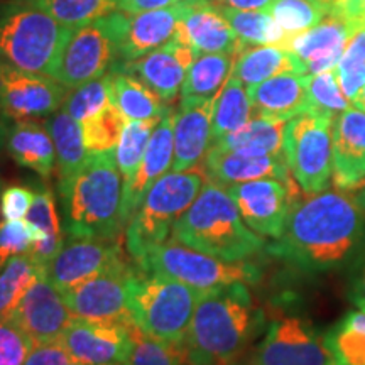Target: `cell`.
I'll list each match as a JSON object with an SVG mask.
<instances>
[{"mask_svg": "<svg viewBox=\"0 0 365 365\" xmlns=\"http://www.w3.org/2000/svg\"><path fill=\"white\" fill-rule=\"evenodd\" d=\"M365 242V210L345 191L296 200L284 232L269 250L308 272L330 271L355 259Z\"/></svg>", "mask_w": 365, "mask_h": 365, "instance_id": "1", "label": "cell"}, {"mask_svg": "<svg viewBox=\"0 0 365 365\" xmlns=\"http://www.w3.org/2000/svg\"><path fill=\"white\" fill-rule=\"evenodd\" d=\"M247 282L205 291L196 303L182 349L191 365H223L244 357L261 328Z\"/></svg>", "mask_w": 365, "mask_h": 365, "instance_id": "2", "label": "cell"}, {"mask_svg": "<svg viewBox=\"0 0 365 365\" xmlns=\"http://www.w3.org/2000/svg\"><path fill=\"white\" fill-rule=\"evenodd\" d=\"M173 240L225 261H245L264 249L259 234L245 225L227 188L207 181L173 227Z\"/></svg>", "mask_w": 365, "mask_h": 365, "instance_id": "3", "label": "cell"}, {"mask_svg": "<svg viewBox=\"0 0 365 365\" xmlns=\"http://www.w3.org/2000/svg\"><path fill=\"white\" fill-rule=\"evenodd\" d=\"M124 178L115 150L88 154L73 180L65 203V234L70 239H118L122 223Z\"/></svg>", "mask_w": 365, "mask_h": 365, "instance_id": "4", "label": "cell"}, {"mask_svg": "<svg viewBox=\"0 0 365 365\" xmlns=\"http://www.w3.org/2000/svg\"><path fill=\"white\" fill-rule=\"evenodd\" d=\"M71 34L34 0L0 6V58L22 70L53 76Z\"/></svg>", "mask_w": 365, "mask_h": 365, "instance_id": "5", "label": "cell"}, {"mask_svg": "<svg viewBox=\"0 0 365 365\" xmlns=\"http://www.w3.org/2000/svg\"><path fill=\"white\" fill-rule=\"evenodd\" d=\"M205 180L207 176L202 168H195L191 171L166 173L150 186L125 230L127 252L137 264L150 250L168 242L176 220L195 202Z\"/></svg>", "mask_w": 365, "mask_h": 365, "instance_id": "6", "label": "cell"}, {"mask_svg": "<svg viewBox=\"0 0 365 365\" xmlns=\"http://www.w3.org/2000/svg\"><path fill=\"white\" fill-rule=\"evenodd\" d=\"M200 296L188 284L139 267L130 282L132 322L150 339L182 345Z\"/></svg>", "mask_w": 365, "mask_h": 365, "instance_id": "7", "label": "cell"}, {"mask_svg": "<svg viewBox=\"0 0 365 365\" xmlns=\"http://www.w3.org/2000/svg\"><path fill=\"white\" fill-rule=\"evenodd\" d=\"M127 26L129 14L117 11L73 31L53 78L71 90L108 75L118 61Z\"/></svg>", "mask_w": 365, "mask_h": 365, "instance_id": "8", "label": "cell"}, {"mask_svg": "<svg viewBox=\"0 0 365 365\" xmlns=\"http://www.w3.org/2000/svg\"><path fill=\"white\" fill-rule=\"evenodd\" d=\"M139 267L144 272L171 277L202 293L234 282L252 284L261 277L259 269L252 264L245 261H225L191 249L176 240L164 242L163 245L150 250L139 262Z\"/></svg>", "mask_w": 365, "mask_h": 365, "instance_id": "9", "label": "cell"}, {"mask_svg": "<svg viewBox=\"0 0 365 365\" xmlns=\"http://www.w3.org/2000/svg\"><path fill=\"white\" fill-rule=\"evenodd\" d=\"M333 120L319 110H307L287 120L284 158L289 171L304 193H319L333 175Z\"/></svg>", "mask_w": 365, "mask_h": 365, "instance_id": "10", "label": "cell"}, {"mask_svg": "<svg viewBox=\"0 0 365 365\" xmlns=\"http://www.w3.org/2000/svg\"><path fill=\"white\" fill-rule=\"evenodd\" d=\"M68 90L53 76L22 70L0 58V115L7 124L53 115L65 105Z\"/></svg>", "mask_w": 365, "mask_h": 365, "instance_id": "11", "label": "cell"}, {"mask_svg": "<svg viewBox=\"0 0 365 365\" xmlns=\"http://www.w3.org/2000/svg\"><path fill=\"white\" fill-rule=\"evenodd\" d=\"M137 271L132 264L105 271L61 293L63 299L76 318L130 325V282Z\"/></svg>", "mask_w": 365, "mask_h": 365, "instance_id": "12", "label": "cell"}, {"mask_svg": "<svg viewBox=\"0 0 365 365\" xmlns=\"http://www.w3.org/2000/svg\"><path fill=\"white\" fill-rule=\"evenodd\" d=\"M130 266L120 239H70L46 266V277L59 293L110 269Z\"/></svg>", "mask_w": 365, "mask_h": 365, "instance_id": "13", "label": "cell"}, {"mask_svg": "<svg viewBox=\"0 0 365 365\" xmlns=\"http://www.w3.org/2000/svg\"><path fill=\"white\" fill-rule=\"evenodd\" d=\"M247 360L250 365H333L323 336L298 317L272 322Z\"/></svg>", "mask_w": 365, "mask_h": 365, "instance_id": "14", "label": "cell"}, {"mask_svg": "<svg viewBox=\"0 0 365 365\" xmlns=\"http://www.w3.org/2000/svg\"><path fill=\"white\" fill-rule=\"evenodd\" d=\"M227 191L239 208L242 220L255 234L279 239L296 202V188L274 178L237 182Z\"/></svg>", "mask_w": 365, "mask_h": 365, "instance_id": "15", "label": "cell"}, {"mask_svg": "<svg viewBox=\"0 0 365 365\" xmlns=\"http://www.w3.org/2000/svg\"><path fill=\"white\" fill-rule=\"evenodd\" d=\"M135 325L75 318L61 344L73 362L81 365H124L134 349Z\"/></svg>", "mask_w": 365, "mask_h": 365, "instance_id": "16", "label": "cell"}, {"mask_svg": "<svg viewBox=\"0 0 365 365\" xmlns=\"http://www.w3.org/2000/svg\"><path fill=\"white\" fill-rule=\"evenodd\" d=\"M196 54L191 46L175 34L170 43L154 49L135 61L122 63L112 71H124L144 81L150 90H154L166 103H171L181 93L182 81L186 78L188 68Z\"/></svg>", "mask_w": 365, "mask_h": 365, "instance_id": "17", "label": "cell"}, {"mask_svg": "<svg viewBox=\"0 0 365 365\" xmlns=\"http://www.w3.org/2000/svg\"><path fill=\"white\" fill-rule=\"evenodd\" d=\"M11 318L38 345L61 340L63 333L76 317L44 274L29 287Z\"/></svg>", "mask_w": 365, "mask_h": 365, "instance_id": "18", "label": "cell"}, {"mask_svg": "<svg viewBox=\"0 0 365 365\" xmlns=\"http://www.w3.org/2000/svg\"><path fill=\"white\" fill-rule=\"evenodd\" d=\"M217 98H181L175 113V158L171 170L191 171L212 148V120Z\"/></svg>", "mask_w": 365, "mask_h": 365, "instance_id": "19", "label": "cell"}, {"mask_svg": "<svg viewBox=\"0 0 365 365\" xmlns=\"http://www.w3.org/2000/svg\"><path fill=\"white\" fill-rule=\"evenodd\" d=\"M357 27L341 16H327L312 29L294 36L284 49L298 56L308 75L335 70Z\"/></svg>", "mask_w": 365, "mask_h": 365, "instance_id": "20", "label": "cell"}, {"mask_svg": "<svg viewBox=\"0 0 365 365\" xmlns=\"http://www.w3.org/2000/svg\"><path fill=\"white\" fill-rule=\"evenodd\" d=\"M178 34L191 46L196 56L207 53L239 54L244 49L223 16L222 6L212 0H186Z\"/></svg>", "mask_w": 365, "mask_h": 365, "instance_id": "21", "label": "cell"}, {"mask_svg": "<svg viewBox=\"0 0 365 365\" xmlns=\"http://www.w3.org/2000/svg\"><path fill=\"white\" fill-rule=\"evenodd\" d=\"M333 185L354 191L365 182V112L346 108L333 120Z\"/></svg>", "mask_w": 365, "mask_h": 365, "instance_id": "22", "label": "cell"}, {"mask_svg": "<svg viewBox=\"0 0 365 365\" xmlns=\"http://www.w3.org/2000/svg\"><path fill=\"white\" fill-rule=\"evenodd\" d=\"M173 158H175V112L170 110L158 122L139 171L130 185L124 188V196H122L124 227H127V223L143 205L144 196L148 195L150 186L171 170Z\"/></svg>", "mask_w": 365, "mask_h": 365, "instance_id": "23", "label": "cell"}, {"mask_svg": "<svg viewBox=\"0 0 365 365\" xmlns=\"http://www.w3.org/2000/svg\"><path fill=\"white\" fill-rule=\"evenodd\" d=\"M202 170L207 181L227 186L237 182L274 178L286 185L294 186L293 175L287 166L284 154L281 156H242V154L228 153L212 145L202 163Z\"/></svg>", "mask_w": 365, "mask_h": 365, "instance_id": "24", "label": "cell"}, {"mask_svg": "<svg viewBox=\"0 0 365 365\" xmlns=\"http://www.w3.org/2000/svg\"><path fill=\"white\" fill-rule=\"evenodd\" d=\"M185 9L186 0H181L175 6L129 16V26H127L125 36L120 43L117 65L135 61V59L170 43L181 24Z\"/></svg>", "mask_w": 365, "mask_h": 365, "instance_id": "25", "label": "cell"}, {"mask_svg": "<svg viewBox=\"0 0 365 365\" xmlns=\"http://www.w3.org/2000/svg\"><path fill=\"white\" fill-rule=\"evenodd\" d=\"M255 115L291 120L312 110L307 88V75L282 73L247 88Z\"/></svg>", "mask_w": 365, "mask_h": 365, "instance_id": "26", "label": "cell"}, {"mask_svg": "<svg viewBox=\"0 0 365 365\" xmlns=\"http://www.w3.org/2000/svg\"><path fill=\"white\" fill-rule=\"evenodd\" d=\"M6 150L21 168L49 180L56 166V149L51 132L36 120L14 122L9 125Z\"/></svg>", "mask_w": 365, "mask_h": 365, "instance_id": "27", "label": "cell"}, {"mask_svg": "<svg viewBox=\"0 0 365 365\" xmlns=\"http://www.w3.org/2000/svg\"><path fill=\"white\" fill-rule=\"evenodd\" d=\"M54 149H56L58 170V193L65 196L70 190L73 180L85 166L88 159V150L83 143V129L78 120H75L65 108L53 113L49 122Z\"/></svg>", "mask_w": 365, "mask_h": 365, "instance_id": "28", "label": "cell"}, {"mask_svg": "<svg viewBox=\"0 0 365 365\" xmlns=\"http://www.w3.org/2000/svg\"><path fill=\"white\" fill-rule=\"evenodd\" d=\"M287 120L255 115L239 130L220 137L212 145L242 156H281L284 154Z\"/></svg>", "mask_w": 365, "mask_h": 365, "instance_id": "29", "label": "cell"}, {"mask_svg": "<svg viewBox=\"0 0 365 365\" xmlns=\"http://www.w3.org/2000/svg\"><path fill=\"white\" fill-rule=\"evenodd\" d=\"M282 73L308 75L301 59L281 46L244 48L235 56L234 70H232V75L237 76L247 88Z\"/></svg>", "mask_w": 365, "mask_h": 365, "instance_id": "30", "label": "cell"}, {"mask_svg": "<svg viewBox=\"0 0 365 365\" xmlns=\"http://www.w3.org/2000/svg\"><path fill=\"white\" fill-rule=\"evenodd\" d=\"M112 105L120 110L125 120H159L171 108L150 90L144 81L124 71H110Z\"/></svg>", "mask_w": 365, "mask_h": 365, "instance_id": "31", "label": "cell"}, {"mask_svg": "<svg viewBox=\"0 0 365 365\" xmlns=\"http://www.w3.org/2000/svg\"><path fill=\"white\" fill-rule=\"evenodd\" d=\"M237 54H198L186 73L181 86V98H217L230 78Z\"/></svg>", "mask_w": 365, "mask_h": 365, "instance_id": "32", "label": "cell"}, {"mask_svg": "<svg viewBox=\"0 0 365 365\" xmlns=\"http://www.w3.org/2000/svg\"><path fill=\"white\" fill-rule=\"evenodd\" d=\"M323 341L333 365H365V309L346 313L323 335Z\"/></svg>", "mask_w": 365, "mask_h": 365, "instance_id": "33", "label": "cell"}, {"mask_svg": "<svg viewBox=\"0 0 365 365\" xmlns=\"http://www.w3.org/2000/svg\"><path fill=\"white\" fill-rule=\"evenodd\" d=\"M252 112L254 108L247 86L242 83L237 76L230 75V78L223 85L215 100L212 120L213 143L220 137L244 127L252 117Z\"/></svg>", "mask_w": 365, "mask_h": 365, "instance_id": "34", "label": "cell"}, {"mask_svg": "<svg viewBox=\"0 0 365 365\" xmlns=\"http://www.w3.org/2000/svg\"><path fill=\"white\" fill-rule=\"evenodd\" d=\"M46 274V267L29 252L16 255L0 269V318H11L29 287Z\"/></svg>", "mask_w": 365, "mask_h": 365, "instance_id": "35", "label": "cell"}, {"mask_svg": "<svg viewBox=\"0 0 365 365\" xmlns=\"http://www.w3.org/2000/svg\"><path fill=\"white\" fill-rule=\"evenodd\" d=\"M223 16L230 22L242 48L247 46H281L287 44V36L267 11H239L222 6Z\"/></svg>", "mask_w": 365, "mask_h": 365, "instance_id": "36", "label": "cell"}, {"mask_svg": "<svg viewBox=\"0 0 365 365\" xmlns=\"http://www.w3.org/2000/svg\"><path fill=\"white\" fill-rule=\"evenodd\" d=\"M159 120H127L115 148V161L124 178V188L130 185L139 171L150 135Z\"/></svg>", "mask_w": 365, "mask_h": 365, "instance_id": "37", "label": "cell"}, {"mask_svg": "<svg viewBox=\"0 0 365 365\" xmlns=\"http://www.w3.org/2000/svg\"><path fill=\"white\" fill-rule=\"evenodd\" d=\"M34 2L59 24L73 31L118 11L115 0H34Z\"/></svg>", "mask_w": 365, "mask_h": 365, "instance_id": "38", "label": "cell"}, {"mask_svg": "<svg viewBox=\"0 0 365 365\" xmlns=\"http://www.w3.org/2000/svg\"><path fill=\"white\" fill-rule=\"evenodd\" d=\"M125 124V117L113 105H108L105 110L83 122L81 129H83V143L88 154L115 149Z\"/></svg>", "mask_w": 365, "mask_h": 365, "instance_id": "39", "label": "cell"}, {"mask_svg": "<svg viewBox=\"0 0 365 365\" xmlns=\"http://www.w3.org/2000/svg\"><path fill=\"white\" fill-rule=\"evenodd\" d=\"M108 105H112L110 80H108V75H105L102 78L88 81V83L73 88L71 93H68L63 108L75 120L83 124L88 118L105 110Z\"/></svg>", "mask_w": 365, "mask_h": 365, "instance_id": "40", "label": "cell"}, {"mask_svg": "<svg viewBox=\"0 0 365 365\" xmlns=\"http://www.w3.org/2000/svg\"><path fill=\"white\" fill-rule=\"evenodd\" d=\"M267 12L276 19L289 41L294 36L312 29L327 17L309 0H274Z\"/></svg>", "mask_w": 365, "mask_h": 365, "instance_id": "41", "label": "cell"}, {"mask_svg": "<svg viewBox=\"0 0 365 365\" xmlns=\"http://www.w3.org/2000/svg\"><path fill=\"white\" fill-rule=\"evenodd\" d=\"M124 365H191L182 345L150 339L135 327L134 349Z\"/></svg>", "mask_w": 365, "mask_h": 365, "instance_id": "42", "label": "cell"}, {"mask_svg": "<svg viewBox=\"0 0 365 365\" xmlns=\"http://www.w3.org/2000/svg\"><path fill=\"white\" fill-rule=\"evenodd\" d=\"M307 88L312 110L325 112L335 117L336 113L340 115L350 108V100L341 91L336 70L307 75Z\"/></svg>", "mask_w": 365, "mask_h": 365, "instance_id": "43", "label": "cell"}, {"mask_svg": "<svg viewBox=\"0 0 365 365\" xmlns=\"http://www.w3.org/2000/svg\"><path fill=\"white\" fill-rule=\"evenodd\" d=\"M59 220L61 218H59L53 191L48 186H39L34 191V200L26 215V222L33 227L34 235L65 242L66 239Z\"/></svg>", "mask_w": 365, "mask_h": 365, "instance_id": "44", "label": "cell"}, {"mask_svg": "<svg viewBox=\"0 0 365 365\" xmlns=\"http://www.w3.org/2000/svg\"><path fill=\"white\" fill-rule=\"evenodd\" d=\"M34 341L12 318H0V365H24Z\"/></svg>", "mask_w": 365, "mask_h": 365, "instance_id": "45", "label": "cell"}, {"mask_svg": "<svg viewBox=\"0 0 365 365\" xmlns=\"http://www.w3.org/2000/svg\"><path fill=\"white\" fill-rule=\"evenodd\" d=\"M34 240V230L26 220L0 222V269L16 255L29 252Z\"/></svg>", "mask_w": 365, "mask_h": 365, "instance_id": "46", "label": "cell"}, {"mask_svg": "<svg viewBox=\"0 0 365 365\" xmlns=\"http://www.w3.org/2000/svg\"><path fill=\"white\" fill-rule=\"evenodd\" d=\"M34 191L22 185H11L0 191V215L4 220H22L29 212Z\"/></svg>", "mask_w": 365, "mask_h": 365, "instance_id": "47", "label": "cell"}, {"mask_svg": "<svg viewBox=\"0 0 365 365\" xmlns=\"http://www.w3.org/2000/svg\"><path fill=\"white\" fill-rule=\"evenodd\" d=\"M71 362L70 354L61 341H48L34 345L24 365H70Z\"/></svg>", "mask_w": 365, "mask_h": 365, "instance_id": "48", "label": "cell"}, {"mask_svg": "<svg viewBox=\"0 0 365 365\" xmlns=\"http://www.w3.org/2000/svg\"><path fill=\"white\" fill-rule=\"evenodd\" d=\"M341 91L346 98L352 102L357 97V93L365 86V61L355 63V65H339L335 68Z\"/></svg>", "mask_w": 365, "mask_h": 365, "instance_id": "49", "label": "cell"}, {"mask_svg": "<svg viewBox=\"0 0 365 365\" xmlns=\"http://www.w3.org/2000/svg\"><path fill=\"white\" fill-rule=\"evenodd\" d=\"M350 301L355 307H365V242L359 254L355 255V266L350 279Z\"/></svg>", "mask_w": 365, "mask_h": 365, "instance_id": "50", "label": "cell"}, {"mask_svg": "<svg viewBox=\"0 0 365 365\" xmlns=\"http://www.w3.org/2000/svg\"><path fill=\"white\" fill-rule=\"evenodd\" d=\"M115 2L120 12L139 14L175 6V4H180L181 0H115Z\"/></svg>", "mask_w": 365, "mask_h": 365, "instance_id": "51", "label": "cell"}, {"mask_svg": "<svg viewBox=\"0 0 365 365\" xmlns=\"http://www.w3.org/2000/svg\"><path fill=\"white\" fill-rule=\"evenodd\" d=\"M365 61V27L357 31L352 36V39L346 44V49L341 56L339 65H355V63H364Z\"/></svg>", "mask_w": 365, "mask_h": 365, "instance_id": "52", "label": "cell"}, {"mask_svg": "<svg viewBox=\"0 0 365 365\" xmlns=\"http://www.w3.org/2000/svg\"><path fill=\"white\" fill-rule=\"evenodd\" d=\"M339 16L360 31L365 27V0H346Z\"/></svg>", "mask_w": 365, "mask_h": 365, "instance_id": "53", "label": "cell"}, {"mask_svg": "<svg viewBox=\"0 0 365 365\" xmlns=\"http://www.w3.org/2000/svg\"><path fill=\"white\" fill-rule=\"evenodd\" d=\"M228 7L239 9V11H269L274 0H225Z\"/></svg>", "mask_w": 365, "mask_h": 365, "instance_id": "54", "label": "cell"}, {"mask_svg": "<svg viewBox=\"0 0 365 365\" xmlns=\"http://www.w3.org/2000/svg\"><path fill=\"white\" fill-rule=\"evenodd\" d=\"M309 2L319 9L325 16H339L346 0H309Z\"/></svg>", "mask_w": 365, "mask_h": 365, "instance_id": "55", "label": "cell"}, {"mask_svg": "<svg viewBox=\"0 0 365 365\" xmlns=\"http://www.w3.org/2000/svg\"><path fill=\"white\" fill-rule=\"evenodd\" d=\"M7 132H9V124L7 120L0 115V153L6 149V140H7Z\"/></svg>", "mask_w": 365, "mask_h": 365, "instance_id": "56", "label": "cell"}, {"mask_svg": "<svg viewBox=\"0 0 365 365\" xmlns=\"http://www.w3.org/2000/svg\"><path fill=\"white\" fill-rule=\"evenodd\" d=\"M352 103H354L355 108H359V110L365 112V86H364L362 90L359 91L357 97H355V98L352 100Z\"/></svg>", "mask_w": 365, "mask_h": 365, "instance_id": "57", "label": "cell"}, {"mask_svg": "<svg viewBox=\"0 0 365 365\" xmlns=\"http://www.w3.org/2000/svg\"><path fill=\"white\" fill-rule=\"evenodd\" d=\"M354 196H355V200H357V203L360 205V207L365 210V182L362 186H360V188H357V193H355Z\"/></svg>", "mask_w": 365, "mask_h": 365, "instance_id": "58", "label": "cell"}, {"mask_svg": "<svg viewBox=\"0 0 365 365\" xmlns=\"http://www.w3.org/2000/svg\"><path fill=\"white\" fill-rule=\"evenodd\" d=\"M223 365H250L249 360H235V362H230V364H223Z\"/></svg>", "mask_w": 365, "mask_h": 365, "instance_id": "59", "label": "cell"}, {"mask_svg": "<svg viewBox=\"0 0 365 365\" xmlns=\"http://www.w3.org/2000/svg\"><path fill=\"white\" fill-rule=\"evenodd\" d=\"M70 365H81V364H76V362H71Z\"/></svg>", "mask_w": 365, "mask_h": 365, "instance_id": "60", "label": "cell"}, {"mask_svg": "<svg viewBox=\"0 0 365 365\" xmlns=\"http://www.w3.org/2000/svg\"><path fill=\"white\" fill-rule=\"evenodd\" d=\"M362 309H365V307H364V308H362Z\"/></svg>", "mask_w": 365, "mask_h": 365, "instance_id": "61", "label": "cell"}]
</instances>
